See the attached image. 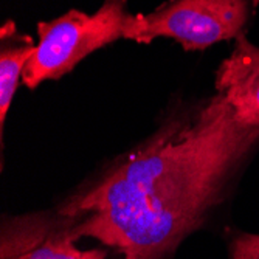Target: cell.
<instances>
[{"label": "cell", "mask_w": 259, "mask_h": 259, "mask_svg": "<svg viewBox=\"0 0 259 259\" xmlns=\"http://www.w3.org/2000/svg\"><path fill=\"white\" fill-rule=\"evenodd\" d=\"M214 87L242 124L259 127V47L247 34L234 40L230 56L221 62Z\"/></svg>", "instance_id": "obj_5"}, {"label": "cell", "mask_w": 259, "mask_h": 259, "mask_svg": "<svg viewBox=\"0 0 259 259\" xmlns=\"http://www.w3.org/2000/svg\"><path fill=\"white\" fill-rule=\"evenodd\" d=\"M37 42L27 33L17 30L13 20H7L0 28V129L4 134L5 120L13 104L16 90L22 81L30 58Z\"/></svg>", "instance_id": "obj_6"}, {"label": "cell", "mask_w": 259, "mask_h": 259, "mask_svg": "<svg viewBox=\"0 0 259 259\" xmlns=\"http://www.w3.org/2000/svg\"><path fill=\"white\" fill-rule=\"evenodd\" d=\"M106 250L79 248L62 214L7 218L0 231V259H109Z\"/></svg>", "instance_id": "obj_4"}, {"label": "cell", "mask_w": 259, "mask_h": 259, "mask_svg": "<svg viewBox=\"0 0 259 259\" xmlns=\"http://www.w3.org/2000/svg\"><path fill=\"white\" fill-rule=\"evenodd\" d=\"M259 145L219 97L164 120L58 213L76 241L92 238L123 259H166L224 202Z\"/></svg>", "instance_id": "obj_1"}, {"label": "cell", "mask_w": 259, "mask_h": 259, "mask_svg": "<svg viewBox=\"0 0 259 259\" xmlns=\"http://www.w3.org/2000/svg\"><path fill=\"white\" fill-rule=\"evenodd\" d=\"M228 247L230 259H259V234L233 231Z\"/></svg>", "instance_id": "obj_7"}, {"label": "cell", "mask_w": 259, "mask_h": 259, "mask_svg": "<svg viewBox=\"0 0 259 259\" xmlns=\"http://www.w3.org/2000/svg\"><path fill=\"white\" fill-rule=\"evenodd\" d=\"M259 0H168L148 14H131L124 39L151 44L169 37L186 52L245 34Z\"/></svg>", "instance_id": "obj_3"}, {"label": "cell", "mask_w": 259, "mask_h": 259, "mask_svg": "<svg viewBox=\"0 0 259 259\" xmlns=\"http://www.w3.org/2000/svg\"><path fill=\"white\" fill-rule=\"evenodd\" d=\"M129 17L126 0H104L93 14L70 10L53 20L39 22V40L22 82L36 89L70 73L93 52L124 39Z\"/></svg>", "instance_id": "obj_2"}]
</instances>
